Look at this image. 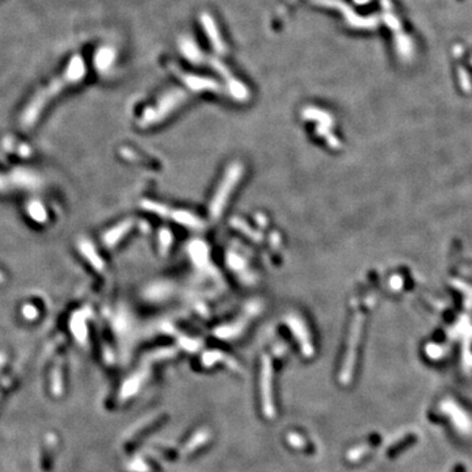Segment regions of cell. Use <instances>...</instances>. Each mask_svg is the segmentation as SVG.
Masks as SVG:
<instances>
[{"mask_svg": "<svg viewBox=\"0 0 472 472\" xmlns=\"http://www.w3.org/2000/svg\"><path fill=\"white\" fill-rule=\"evenodd\" d=\"M85 76V63L80 55H75L71 58V61L67 65L66 70L63 71L58 77H55L54 80L50 81L49 85L37 92L33 100L30 101L28 108H26L24 118L26 121H33L37 117V114L40 113V110L48 103L49 100L57 96L58 92H61L65 88L75 84L77 81H80Z\"/></svg>", "mask_w": 472, "mask_h": 472, "instance_id": "1", "label": "cell"}, {"mask_svg": "<svg viewBox=\"0 0 472 472\" xmlns=\"http://www.w3.org/2000/svg\"><path fill=\"white\" fill-rule=\"evenodd\" d=\"M205 18H206V20H205V22H203V24H205L206 30H207V34H209V36L212 38V41H214L212 44H214V46H215L216 50H222V49H223V45H222V41H220L218 33H216L215 26H214V24H212V20H211V18H209V17H205Z\"/></svg>", "mask_w": 472, "mask_h": 472, "instance_id": "2", "label": "cell"}, {"mask_svg": "<svg viewBox=\"0 0 472 472\" xmlns=\"http://www.w3.org/2000/svg\"><path fill=\"white\" fill-rule=\"evenodd\" d=\"M114 58V52L112 49H101L97 54V62L101 65V66H108Z\"/></svg>", "mask_w": 472, "mask_h": 472, "instance_id": "3", "label": "cell"}]
</instances>
